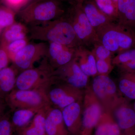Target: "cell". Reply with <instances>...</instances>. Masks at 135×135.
<instances>
[{
    "mask_svg": "<svg viewBox=\"0 0 135 135\" xmlns=\"http://www.w3.org/2000/svg\"><path fill=\"white\" fill-rule=\"evenodd\" d=\"M28 29L31 39L55 42L74 49L83 46L65 15L58 19L29 26Z\"/></svg>",
    "mask_w": 135,
    "mask_h": 135,
    "instance_id": "1",
    "label": "cell"
},
{
    "mask_svg": "<svg viewBox=\"0 0 135 135\" xmlns=\"http://www.w3.org/2000/svg\"><path fill=\"white\" fill-rule=\"evenodd\" d=\"M96 32L99 42L113 54L135 48L134 30L117 22L110 23Z\"/></svg>",
    "mask_w": 135,
    "mask_h": 135,
    "instance_id": "2",
    "label": "cell"
},
{
    "mask_svg": "<svg viewBox=\"0 0 135 135\" xmlns=\"http://www.w3.org/2000/svg\"><path fill=\"white\" fill-rule=\"evenodd\" d=\"M66 12L58 0H40L23 11L20 17L29 27L58 19Z\"/></svg>",
    "mask_w": 135,
    "mask_h": 135,
    "instance_id": "3",
    "label": "cell"
},
{
    "mask_svg": "<svg viewBox=\"0 0 135 135\" xmlns=\"http://www.w3.org/2000/svg\"><path fill=\"white\" fill-rule=\"evenodd\" d=\"M55 71L45 58L38 67L24 70L17 75L15 88L45 90L55 78Z\"/></svg>",
    "mask_w": 135,
    "mask_h": 135,
    "instance_id": "4",
    "label": "cell"
},
{
    "mask_svg": "<svg viewBox=\"0 0 135 135\" xmlns=\"http://www.w3.org/2000/svg\"><path fill=\"white\" fill-rule=\"evenodd\" d=\"M66 11L65 17L70 21L82 46L92 47L99 42L97 32L90 24L83 9L82 4L75 2Z\"/></svg>",
    "mask_w": 135,
    "mask_h": 135,
    "instance_id": "5",
    "label": "cell"
},
{
    "mask_svg": "<svg viewBox=\"0 0 135 135\" xmlns=\"http://www.w3.org/2000/svg\"><path fill=\"white\" fill-rule=\"evenodd\" d=\"M5 100L7 105L12 111L21 109H41L51 105L46 91L43 89L22 90L15 88Z\"/></svg>",
    "mask_w": 135,
    "mask_h": 135,
    "instance_id": "6",
    "label": "cell"
},
{
    "mask_svg": "<svg viewBox=\"0 0 135 135\" xmlns=\"http://www.w3.org/2000/svg\"><path fill=\"white\" fill-rule=\"evenodd\" d=\"M45 91L51 105L60 110L73 103L82 101L84 97L81 89L59 81L56 77Z\"/></svg>",
    "mask_w": 135,
    "mask_h": 135,
    "instance_id": "7",
    "label": "cell"
},
{
    "mask_svg": "<svg viewBox=\"0 0 135 135\" xmlns=\"http://www.w3.org/2000/svg\"><path fill=\"white\" fill-rule=\"evenodd\" d=\"M91 88L105 112L111 113L125 99L119 96L116 84L107 75L95 76Z\"/></svg>",
    "mask_w": 135,
    "mask_h": 135,
    "instance_id": "8",
    "label": "cell"
},
{
    "mask_svg": "<svg viewBox=\"0 0 135 135\" xmlns=\"http://www.w3.org/2000/svg\"><path fill=\"white\" fill-rule=\"evenodd\" d=\"M83 100L81 133L91 135L104 111L91 87L88 88L85 90Z\"/></svg>",
    "mask_w": 135,
    "mask_h": 135,
    "instance_id": "9",
    "label": "cell"
},
{
    "mask_svg": "<svg viewBox=\"0 0 135 135\" xmlns=\"http://www.w3.org/2000/svg\"><path fill=\"white\" fill-rule=\"evenodd\" d=\"M48 45L43 42L28 43L15 55L11 61L13 66L21 72L33 68L35 63L46 57Z\"/></svg>",
    "mask_w": 135,
    "mask_h": 135,
    "instance_id": "10",
    "label": "cell"
},
{
    "mask_svg": "<svg viewBox=\"0 0 135 135\" xmlns=\"http://www.w3.org/2000/svg\"><path fill=\"white\" fill-rule=\"evenodd\" d=\"M55 75L59 81L77 88L86 86L89 81L87 76L80 68L75 58L66 65L55 70Z\"/></svg>",
    "mask_w": 135,
    "mask_h": 135,
    "instance_id": "11",
    "label": "cell"
},
{
    "mask_svg": "<svg viewBox=\"0 0 135 135\" xmlns=\"http://www.w3.org/2000/svg\"><path fill=\"white\" fill-rule=\"evenodd\" d=\"M111 113L123 135H135V112L126 99Z\"/></svg>",
    "mask_w": 135,
    "mask_h": 135,
    "instance_id": "12",
    "label": "cell"
},
{
    "mask_svg": "<svg viewBox=\"0 0 135 135\" xmlns=\"http://www.w3.org/2000/svg\"><path fill=\"white\" fill-rule=\"evenodd\" d=\"M76 50L60 44L50 42L45 58L50 65L55 70L75 58Z\"/></svg>",
    "mask_w": 135,
    "mask_h": 135,
    "instance_id": "13",
    "label": "cell"
},
{
    "mask_svg": "<svg viewBox=\"0 0 135 135\" xmlns=\"http://www.w3.org/2000/svg\"><path fill=\"white\" fill-rule=\"evenodd\" d=\"M82 101H77L61 110L63 119L70 135H80L82 128Z\"/></svg>",
    "mask_w": 135,
    "mask_h": 135,
    "instance_id": "14",
    "label": "cell"
},
{
    "mask_svg": "<svg viewBox=\"0 0 135 135\" xmlns=\"http://www.w3.org/2000/svg\"><path fill=\"white\" fill-rule=\"evenodd\" d=\"M46 135H70L60 109L51 106L49 109L45 123Z\"/></svg>",
    "mask_w": 135,
    "mask_h": 135,
    "instance_id": "15",
    "label": "cell"
},
{
    "mask_svg": "<svg viewBox=\"0 0 135 135\" xmlns=\"http://www.w3.org/2000/svg\"><path fill=\"white\" fill-rule=\"evenodd\" d=\"M81 4L87 18L96 31L110 23L115 22L98 7L94 0H85Z\"/></svg>",
    "mask_w": 135,
    "mask_h": 135,
    "instance_id": "16",
    "label": "cell"
},
{
    "mask_svg": "<svg viewBox=\"0 0 135 135\" xmlns=\"http://www.w3.org/2000/svg\"><path fill=\"white\" fill-rule=\"evenodd\" d=\"M75 59L82 71L88 77L97 75L96 60L91 50L81 46L76 49Z\"/></svg>",
    "mask_w": 135,
    "mask_h": 135,
    "instance_id": "17",
    "label": "cell"
},
{
    "mask_svg": "<svg viewBox=\"0 0 135 135\" xmlns=\"http://www.w3.org/2000/svg\"><path fill=\"white\" fill-rule=\"evenodd\" d=\"M117 22L134 30L135 28V0H118Z\"/></svg>",
    "mask_w": 135,
    "mask_h": 135,
    "instance_id": "18",
    "label": "cell"
},
{
    "mask_svg": "<svg viewBox=\"0 0 135 135\" xmlns=\"http://www.w3.org/2000/svg\"><path fill=\"white\" fill-rule=\"evenodd\" d=\"M95 135H122L112 114L104 111L96 126Z\"/></svg>",
    "mask_w": 135,
    "mask_h": 135,
    "instance_id": "19",
    "label": "cell"
},
{
    "mask_svg": "<svg viewBox=\"0 0 135 135\" xmlns=\"http://www.w3.org/2000/svg\"><path fill=\"white\" fill-rule=\"evenodd\" d=\"M18 72L13 66L0 71V97L5 99L15 89Z\"/></svg>",
    "mask_w": 135,
    "mask_h": 135,
    "instance_id": "20",
    "label": "cell"
},
{
    "mask_svg": "<svg viewBox=\"0 0 135 135\" xmlns=\"http://www.w3.org/2000/svg\"><path fill=\"white\" fill-rule=\"evenodd\" d=\"M41 109H21L13 111L11 120L14 131H18L28 125Z\"/></svg>",
    "mask_w": 135,
    "mask_h": 135,
    "instance_id": "21",
    "label": "cell"
},
{
    "mask_svg": "<svg viewBox=\"0 0 135 135\" xmlns=\"http://www.w3.org/2000/svg\"><path fill=\"white\" fill-rule=\"evenodd\" d=\"M28 29L24 24L15 22L4 29L1 36V42L4 45L17 40L26 38Z\"/></svg>",
    "mask_w": 135,
    "mask_h": 135,
    "instance_id": "22",
    "label": "cell"
},
{
    "mask_svg": "<svg viewBox=\"0 0 135 135\" xmlns=\"http://www.w3.org/2000/svg\"><path fill=\"white\" fill-rule=\"evenodd\" d=\"M118 88L128 99L135 100V73H124L119 81Z\"/></svg>",
    "mask_w": 135,
    "mask_h": 135,
    "instance_id": "23",
    "label": "cell"
},
{
    "mask_svg": "<svg viewBox=\"0 0 135 135\" xmlns=\"http://www.w3.org/2000/svg\"><path fill=\"white\" fill-rule=\"evenodd\" d=\"M98 7L107 16L117 22L118 16L117 3L113 0H94Z\"/></svg>",
    "mask_w": 135,
    "mask_h": 135,
    "instance_id": "24",
    "label": "cell"
},
{
    "mask_svg": "<svg viewBox=\"0 0 135 135\" xmlns=\"http://www.w3.org/2000/svg\"><path fill=\"white\" fill-rule=\"evenodd\" d=\"M15 14L8 7L0 6V29H5L15 23Z\"/></svg>",
    "mask_w": 135,
    "mask_h": 135,
    "instance_id": "25",
    "label": "cell"
},
{
    "mask_svg": "<svg viewBox=\"0 0 135 135\" xmlns=\"http://www.w3.org/2000/svg\"><path fill=\"white\" fill-rule=\"evenodd\" d=\"M28 39L26 38L17 40L15 41H12L8 44L7 45H5L8 54L11 59L12 61L15 55L18 51L21 50L22 49L27 45L28 42Z\"/></svg>",
    "mask_w": 135,
    "mask_h": 135,
    "instance_id": "26",
    "label": "cell"
},
{
    "mask_svg": "<svg viewBox=\"0 0 135 135\" xmlns=\"http://www.w3.org/2000/svg\"><path fill=\"white\" fill-rule=\"evenodd\" d=\"M135 59V48L131 49L118 54L112 59V64L119 66Z\"/></svg>",
    "mask_w": 135,
    "mask_h": 135,
    "instance_id": "27",
    "label": "cell"
},
{
    "mask_svg": "<svg viewBox=\"0 0 135 135\" xmlns=\"http://www.w3.org/2000/svg\"><path fill=\"white\" fill-rule=\"evenodd\" d=\"M91 51L96 59L102 60L112 59L113 53L100 42L95 44L92 47Z\"/></svg>",
    "mask_w": 135,
    "mask_h": 135,
    "instance_id": "28",
    "label": "cell"
},
{
    "mask_svg": "<svg viewBox=\"0 0 135 135\" xmlns=\"http://www.w3.org/2000/svg\"><path fill=\"white\" fill-rule=\"evenodd\" d=\"M9 114L5 113L0 118V135H12L14 131Z\"/></svg>",
    "mask_w": 135,
    "mask_h": 135,
    "instance_id": "29",
    "label": "cell"
},
{
    "mask_svg": "<svg viewBox=\"0 0 135 135\" xmlns=\"http://www.w3.org/2000/svg\"><path fill=\"white\" fill-rule=\"evenodd\" d=\"M96 60L97 75H107L113 69L114 65L112 64V59H96Z\"/></svg>",
    "mask_w": 135,
    "mask_h": 135,
    "instance_id": "30",
    "label": "cell"
},
{
    "mask_svg": "<svg viewBox=\"0 0 135 135\" xmlns=\"http://www.w3.org/2000/svg\"><path fill=\"white\" fill-rule=\"evenodd\" d=\"M10 61L6 46L0 42V71L8 67Z\"/></svg>",
    "mask_w": 135,
    "mask_h": 135,
    "instance_id": "31",
    "label": "cell"
},
{
    "mask_svg": "<svg viewBox=\"0 0 135 135\" xmlns=\"http://www.w3.org/2000/svg\"><path fill=\"white\" fill-rule=\"evenodd\" d=\"M119 66L124 73H135V59L120 65Z\"/></svg>",
    "mask_w": 135,
    "mask_h": 135,
    "instance_id": "32",
    "label": "cell"
},
{
    "mask_svg": "<svg viewBox=\"0 0 135 135\" xmlns=\"http://www.w3.org/2000/svg\"><path fill=\"white\" fill-rule=\"evenodd\" d=\"M6 106L7 105L5 99L0 97V118L5 114Z\"/></svg>",
    "mask_w": 135,
    "mask_h": 135,
    "instance_id": "33",
    "label": "cell"
},
{
    "mask_svg": "<svg viewBox=\"0 0 135 135\" xmlns=\"http://www.w3.org/2000/svg\"><path fill=\"white\" fill-rule=\"evenodd\" d=\"M22 0H4L5 3L9 7H14L20 4Z\"/></svg>",
    "mask_w": 135,
    "mask_h": 135,
    "instance_id": "34",
    "label": "cell"
},
{
    "mask_svg": "<svg viewBox=\"0 0 135 135\" xmlns=\"http://www.w3.org/2000/svg\"><path fill=\"white\" fill-rule=\"evenodd\" d=\"M68 1L70 2L71 3H75L77 2V0H68Z\"/></svg>",
    "mask_w": 135,
    "mask_h": 135,
    "instance_id": "35",
    "label": "cell"
},
{
    "mask_svg": "<svg viewBox=\"0 0 135 135\" xmlns=\"http://www.w3.org/2000/svg\"><path fill=\"white\" fill-rule=\"evenodd\" d=\"M85 0H77V3H82Z\"/></svg>",
    "mask_w": 135,
    "mask_h": 135,
    "instance_id": "36",
    "label": "cell"
},
{
    "mask_svg": "<svg viewBox=\"0 0 135 135\" xmlns=\"http://www.w3.org/2000/svg\"><path fill=\"white\" fill-rule=\"evenodd\" d=\"M113 1L114 2H116V3H117L118 0H113Z\"/></svg>",
    "mask_w": 135,
    "mask_h": 135,
    "instance_id": "37",
    "label": "cell"
},
{
    "mask_svg": "<svg viewBox=\"0 0 135 135\" xmlns=\"http://www.w3.org/2000/svg\"><path fill=\"white\" fill-rule=\"evenodd\" d=\"M133 108H134V110L135 112V102L134 103V106H133Z\"/></svg>",
    "mask_w": 135,
    "mask_h": 135,
    "instance_id": "38",
    "label": "cell"
},
{
    "mask_svg": "<svg viewBox=\"0 0 135 135\" xmlns=\"http://www.w3.org/2000/svg\"><path fill=\"white\" fill-rule=\"evenodd\" d=\"M80 135H85L83 134H82V133H81L80 134Z\"/></svg>",
    "mask_w": 135,
    "mask_h": 135,
    "instance_id": "39",
    "label": "cell"
},
{
    "mask_svg": "<svg viewBox=\"0 0 135 135\" xmlns=\"http://www.w3.org/2000/svg\"><path fill=\"white\" fill-rule=\"evenodd\" d=\"M27 1H32V0H27Z\"/></svg>",
    "mask_w": 135,
    "mask_h": 135,
    "instance_id": "40",
    "label": "cell"
},
{
    "mask_svg": "<svg viewBox=\"0 0 135 135\" xmlns=\"http://www.w3.org/2000/svg\"><path fill=\"white\" fill-rule=\"evenodd\" d=\"M2 30H1V29H0V33H1V31Z\"/></svg>",
    "mask_w": 135,
    "mask_h": 135,
    "instance_id": "41",
    "label": "cell"
},
{
    "mask_svg": "<svg viewBox=\"0 0 135 135\" xmlns=\"http://www.w3.org/2000/svg\"><path fill=\"white\" fill-rule=\"evenodd\" d=\"M1 0H0V2H1Z\"/></svg>",
    "mask_w": 135,
    "mask_h": 135,
    "instance_id": "42",
    "label": "cell"
},
{
    "mask_svg": "<svg viewBox=\"0 0 135 135\" xmlns=\"http://www.w3.org/2000/svg\"></svg>",
    "mask_w": 135,
    "mask_h": 135,
    "instance_id": "43",
    "label": "cell"
}]
</instances>
